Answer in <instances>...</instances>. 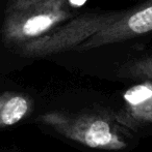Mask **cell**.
I'll return each mask as SVG.
<instances>
[{"label":"cell","instance_id":"obj_5","mask_svg":"<svg viewBox=\"0 0 152 152\" xmlns=\"http://www.w3.org/2000/svg\"><path fill=\"white\" fill-rule=\"evenodd\" d=\"M130 72L136 77H145L152 80V58L145 62L136 63L133 67L130 68Z\"/></svg>","mask_w":152,"mask_h":152},{"label":"cell","instance_id":"obj_6","mask_svg":"<svg viewBox=\"0 0 152 152\" xmlns=\"http://www.w3.org/2000/svg\"><path fill=\"white\" fill-rule=\"evenodd\" d=\"M68 1L73 6H81L87 2V0H68Z\"/></svg>","mask_w":152,"mask_h":152},{"label":"cell","instance_id":"obj_1","mask_svg":"<svg viewBox=\"0 0 152 152\" xmlns=\"http://www.w3.org/2000/svg\"><path fill=\"white\" fill-rule=\"evenodd\" d=\"M38 120L61 136L89 148L119 151L127 147L118 122L101 114L50 111L40 115Z\"/></svg>","mask_w":152,"mask_h":152},{"label":"cell","instance_id":"obj_2","mask_svg":"<svg viewBox=\"0 0 152 152\" xmlns=\"http://www.w3.org/2000/svg\"><path fill=\"white\" fill-rule=\"evenodd\" d=\"M123 108L114 114L118 123L132 130L152 124V83L132 86L123 94Z\"/></svg>","mask_w":152,"mask_h":152},{"label":"cell","instance_id":"obj_3","mask_svg":"<svg viewBox=\"0 0 152 152\" xmlns=\"http://www.w3.org/2000/svg\"><path fill=\"white\" fill-rule=\"evenodd\" d=\"M33 111V102L27 95L17 92L0 94V128L15 125Z\"/></svg>","mask_w":152,"mask_h":152},{"label":"cell","instance_id":"obj_4","mask_svg":"<svg viewBox=\"0 0 152 152\" xmlns=\"http://www.w3.org/2000/svg\"><path fill=\"white\" fill-rule=\"evenodd\" d=\"M65 12L59 10H46L45 12H38L29 15L21 20L16 26L12 27L10 34L17 37H33L42 34L50 29L53 25L65 19Z\"/></svg>","mask_w":152,"mask_h":152}]
</instances>
